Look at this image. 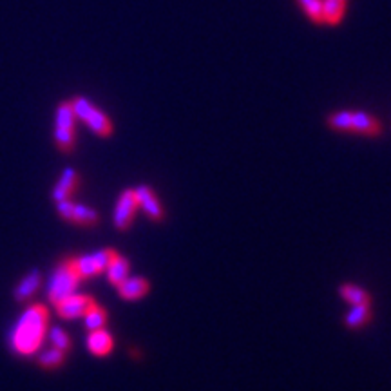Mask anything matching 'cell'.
I'll return each mask as SVG.
<instances>
[{"label": "cell", "instance_id": "1", "mask_svg": "<svg viewBox=\"0 0 391 391\" xmlns=\"http://www.w3.org/2000/svg\"><path fill=\"white\" fill-rule=\"evenodd\" d=\"M49 333V312L44 304H31L11 330V350L20 357H31L40 352Z\"/></svg>", "mask_w": 391, "mask_h": 391}, {"label": "cell", "instance_id": "2", "mask_svg": "<svg viewBox=\"0 0 391 391\" xmlns=\"http://www.w3.org/2000/svg\"><path fill=\"white\" fill-rule=\"evenodd\" d=\"M328 125L333 131L353 132L362 136H379L382 132L381 122L364 111H337L328 116Z\"/></svg>", "mask_w": 391, "mask_h": 391}, {"label": "cell", "instance_id": "3", "mask_svg": "<svg viewBox=\"0 0 391 391\" xmlns=\"http://www.w3.org/2000/svg\"><path fill=\"white\" fill-rule=\"evenodd\" d=\"M82 283V275L76 270L74 260H65L53 270V274L47 281V299L53 304L60 303L62 299L78 292Z\"/></svg>", "mask_w": 391, "mask_h": 391}, {"label": "cell", "instance_id": "4", "mask_svg": "<svg viewBox=\"0 0 391 391\" xmlns=\"http://www.w3.org/2000/svg\"><path fill=\"white\" fill-rule=\"evenodd\" d=\"M71 103H73V109L74 113H76V118L78 120H82L85 125H87L91 131L96 134V136L100 138H107L113 134V122H111V118L107 116V114L103 113V111H100V109L94 105L91 100H87V98H73L71 100Z\"/></svg>", "mask_w": 391, "mask_h": 391}, {"label": "cell", "instance_id": "5", "mask_svg": "<svg viewBox=\"0 0 391 391\" xmlns=\"http://www.w3.org/2000/svg\"><path fill=\"white\" fill-rule=\"evenodd\" d=\"M76 113H74L73 103H60L54 116V143L60 151L69 152L74 149L76 142Z\"/></svg>", "mask_w": 391, "mask_h": 391}, {"label": "cell", "instance_id": "6", "mask_svg": "<svg viewBox=\"0 0 391 391\" xmlns=\"http://www.w3.org/2000/svg\"><path fill=\"white\" fill-rule=\"evenodd\" d=\"M60 218L78 226H93L98 223V212L94 209L73 200H64L56 203Z\"/></svg>", "mask_w": 391, "mask_h": 391}, {"label": "cell", "instance_id": "7", "mask_svg": "<svg viewBox=\"0 0 391 391\" xmlns=\"http://www.w3.org/2000/svg\"><path fill=\"white\" fill-rule=\"evenodd\" d=\"M140 207H138V200H136V192L134 189H125L122 194L118 196L116 205H114V212H113V221L114 226L118 230H127L129 226L132 225V221L136 218Z\"/></svg>", "mask_w": 391, "mask_h": 391}, {"label": "cell", "instance_id": "8", "mask_svg": "<svg viewBox=\"0 0 391 391\" xmlns=\"http://www.w3.org/2000/svg\"><path fill=\"white\" fill-rule=\"evenodd\" d=\"M114 254H116V250L105 249L91 252V254L80 255V257H73V260L74 264H76L78 274L82 275V279H89L105 272L109 261H111V257H113Z\"/></svg>", "mask_w": 391, "mask_h": 391}, {"label": "cell", "instance_id": "9", "mask_svg": "<svg viewBox=\"0 0 391 391\" xmlns=\"http://www.w3.org/2000/svg\"><path fill=\"white\" fill-rule=\"evenodd\" d=\"M96 301H94L91 295H85V293H73V295H69V297L62 299L60 303H56V312L62 319L65 321H71V319H80L83 317L87 310L91 306H94Z\"/></svg>", "mask_w": 391, "mask_h": 391}, {"label": "cell", "instance_id": "10", "mask_svg": "<svg viewBox=\"0 0 391 391\" xmlns=\"http://www.w3.org/2000/svg\"><path fill=\"white\" fill-rule=\"evenodd\" d=\"M136 192V200L140 211L145 212V215L152 221H162L165 218V211H163L162 201L158 200V196L154 194L149 185H140L134 189Z\"/></svg>", "mask_w": 391, "mask_h": 391}, {"label": "cell", "instance_id": "11", "mask_svg": "<svg viewBox=\"0 0 391 391\" xmlns=\"http://www.w3.org/2000/svg\"><path fill=\"white\" fill-rule=\"evenodd\" d=\"M85 346L94 357H107L114 348L113 333L105 330V328L91 330L87 335V341H85Z\"/></svg>", "mask_w": 391, "mask_h": 391}, {"label": "cell", "instance_id": "12", "mask_svg": "<svg viewBox=\"0 0 391 391\" xmlns=\"http://www.w3.org/2000/svg\"><path fill=\"white\" fill-rule=\"evenodd\" d=\"M116 288L123 301L132 303V301H140V299L145 297L149 290H151V284H149V281H147L145 277H142V275H129Z\"/></svg>", "mask_w": 391, "mask_h": 391}, {"label": "cell", "instance_id": "13", "mask_svg": "<svg viewBox=\"0 0 391 391\" xmlns=\"http://www.w3.org/2000/svg\"><path fill=\"white\" fill-rule=\"evenodd\" d=\"M78 185H80L78 172L74 171V169H65L53 189L54 203H59V201H64V200H71V196L76 192Z\"/></svg>", "mask_w": 391, "mask_h": 391}, {"label": "cell", "instance_id": "14", "mask_svg": "<svg viewBox=\"0 0 391 391\" xmlns=\"http://www.w3.org/2000/svg\"><path fill=\"white\" fill-rule=\"evenodd\" d=\"M105 275H107V281L113 286H120L131 275V263H129L127 257H123V255H120L116 252L111 257V261H109L107 268H105Z\"/></svg>", "mask_w": 391, "mask_h": 391}, {"label": "cell", "instance_id": "15", "mask_svg": "<svg viewBox=\"0 0 391 391\" xmlns=\"http://www.w3.org/2000/svg\"><path fill=\"white\" fill-rule=\"evenodd\" d=\"M40 284H42V275L40 272L33 270L30 274H25L24 277L20 279V283L17 284L15 288V299L19 303H25L33 297L34 293L40 290Z\"/></svg>", "mask_w": 391, "mask_h": 391}, {"label": "cell", "instance_id": "16", "mask_svg": "<svg viewBox=\"0 0 391 391\" xmlns=\"http://www.w3.org/2000/svg\"><path fill=\"white\" fill-rule=\"evenodd\" d=\"M341 297L346 301L348 304L352 306H359V304H364V306H372V295L368 293L366 288H362L359 284L353 283H344L339 288Z\"/></svg>", "mask_w": 391, "mask_h": 391}, {"label": "cell", "instance_id": "17", "mask_svg": "<svg viewBox=\"0 0 391 391\" xmlns=\"http://www.w3.org/2000/svg\"><path fill=\"white\" fill-rule=\"evenodd\" d=\"M372 321V306H364V304H359V306H352L348 310V313L344 315V324L352 330H359V328L366 326L368 323Z\"/></svg>", "mask_w": 391, "mask_h": 391}, {"label": "cell", "instance_id": "18", "mask_svg": "<svg viewBox=\"0 0 391 391\" xmlns=\"http://www.w3.org/2000/svg\"><path fill=\"white\" fill-rule=\"evenodd\" d=\"M346 10V0H323L324 24L337 25L344 17Z\"/></svg>", "mask_w": 391, "mask_h": 391}, {"label": "cell", "instance_id": "19", "mask_svg": "<svg viewBox=\"0 0 391 391\" xmlns=\"http://www.w3.org/2000/svg\"><path fill=\"white\" fill-rule=\"evenodd\" d=\"M107 312L102 308V306H98V303L94 306L87 310V313L83 315V323H85V328H87L89 332L91 330H98V328H105L107 324Z\"/></svg>", "mask_w": 391, "mask_h": 391}, {"label": "cell", "instance_id": "20", "mask_svg": "<svg viewBox=\"0 0 391 391\" xmlns=\"http://www.w3.org/2000/svg\"><path fill=\"white\" fill-rule=\"evenodd\" d=\"M297 4L313 24H324L323 0H297Z\"/></svg>", "mask_w": 391, "mask_h": 391}, {"label": "cell", "instance_id": "21", "mask_svg": "<svg viewBox=\"0 0 391 391\" xmlns=\"http://www.w3.org/2000/svg\"><path fill=\"white\" fill-rule=\"evenodd\" d=\"M65 361V352L59 350V348H47L44 353H40V366L47 368V370H54V368L62 366Z\"/></svg>", "mask_w": 391, "mask_h": 391}, {"label": "cell", "instance_id": "22", "mask_svg": "<svg viewBox=\"0 0 391 391\" xmlns=\"http://www.w3.org/2000/svg\"><path fill=\"white\" fill-rule=\"evenodd\" d=\"M49 341H51V346L59 348L62 352L67 353L71 350V337H69V333L62 328H53V330H49Z\"/></svg>", "mask_w": 391, "mask_h": 391}]
</instances>
